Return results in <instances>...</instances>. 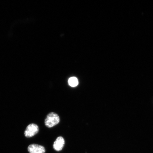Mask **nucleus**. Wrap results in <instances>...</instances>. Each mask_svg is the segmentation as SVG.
<instances>
[{"label":"nucleus","mask_w":153,"mask_h":153,"mask_svg":"<svg viewBox=\"0 0 153 153\" xmlns=\"http://www.w3.org/2000/svg\"><path fill=\"white\" fill-rule=\"evenodd\" d=\"M68 83L71 87H74L78 85L79 82L77 78L74 76H72L69 79Z\"/></svg>","instance_id":"nucleus-5"},{"label":"nucleus","mask_w":153,"mask_h":153,"mask_svg":"<svg viewBox=\"0 0 153 153\" xmlns=\"http://www.w3.org/2000/svg\"><path fill=\"white\" fill-rule=\"evenodd\" d=\"M28 150L30 153H45V149L43 146L36 144L30 145Z\"/></svg>","instance_id":"nucleus-3"},{"label":"nucleus","mask_w":153,"mask_h":153,"mask_svg":"<svg viewBox=\"0 0 153 153\" xmlns=\"http://www.w3.org/2000/svg\"><path fill=\"white\" fill-rule=\"evenodd\" d=\"M60 122V118L58 115L54 112H51L47 115L45 123L47 127L51 128L57 125Z\"/></svg>","instance_id":"nucleus-1"},{"label":"nucleus","mask_w":153,"mask_h":153,"mask_svg":"<svg viewBox=\"0 0 153 153\" xmlns=\"http://www.w3.org/2000/svg\"><path fill=\"white\" fill-rule=\"evenodd\" d=\"M39 131V127L37 124H30L26 127L24 132V135L26 137L30 138L37 134Z\"/></svg>","instance_id":"nucleus-2"},{"label":"nucleus","mask_w":153,"mask_h":153,"mask_svg":"<svg viewBox=\"0 0 153 153\" xmlns=\"http://www.w3.org/2000/svg\"><path fill=\"white\" fill-rule=\"evenodd\" d=\"M65 144V141L62 137H59L56 138L53 144V148L56 151L62 150L64 148Z\"/></svg>","instance_id":"nucleus-4"}]
</instances>
